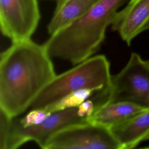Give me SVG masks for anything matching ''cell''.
Here are the masks:
<instances>
[{
    "mask_svg": "<svg viewBox=\"0 0 149 149\" xmlns=\"http://www.w3.org/2000/svg\"><path fill=\"white\" fill-rule=\"evenodd\" d=\"M44 44L31 38L12 42L0 55V109L10 118L29 108L56 76Z\"/></svg>",
    "mask_w": 149,
    "mask_h": 149,
    "instance_id": "cell-1",
    "label": "cell"
},
{
    "mask_svg": "<svg viewBox=\"0 0 149 149\" xmlns=\"http://www.w3.org/2000/svg\"><path fill=\"white\" fill-rule=\"evenodd\" d=\"M129 0H98L77 20L58 31L44 42L51 58L77 65L92 56L103 42L107 27L118 9Z\"/></svg>",
    "mask_w": 149,
    "mask_h": 149,
    "instance_id": "cell-2",
    "label": "cell"
},
{
    "mask_svg": "<svg viewBox=\"0 0 149 149\" xmlns=\"http://www.w3.org/2000/svg\"><path fill=\"white\" fill-rule=\"evenodd\" d=\"M111 76L110 63L107 57L104 55L92 56L72 69L56 74L36 96L30 107L45 108L79 90H104L109 85Z\"/></svg>",
    "mask_w": 149,
    "mask_h": 149,
    "instance_id": "cell-3",
    "label": "cell"
},
{
    "mask_svg": "<svg viewBox=\"0 0 149 149\" xmlns=\"http://www.w3.org/2000/svg\"><path fill=\"white\" fill-rule=\"evenodd\" d=\"M95 110L111 102L126 101L149 108V59L132 52L124 68L112 75L109 85L91 96Z\"/></svg>",
    "mask_w": 149,
    "mask_h": 149,
    "instance_id": "cell-4",
    "label": "cell"
},
{
    "mask_svg": "<svg viewBox=\"0 0 149 149\" xmlns=\"http://www.w3.org/2000/svg\"><path fill=\"white\" fill-rule=\"evenodd\" d=\"M89 122L78 113L77 107L52 112L41 123L23 127L17 117L10 120L3 149H16L27 142L34 141L41 148L59 130L72 125Z\"/></svg>",
    "mask_w": 149,
    "mask_h": 149,
    "instance_id": "cell-5",
    "label": "cell"
},
{
    "mask_svg": "<svg viewBox=\"0 0 149 149\" xmlns=\"http://www.w3.org/2000/svg\"><path fill=\"white\" fill-rule=\"evenodd\" d=\"M120 149L109 127L91 122L66 127L54 134L44 149Z\"/></svg>",
    "mask_w": 149,
    "mask_h": 149,
    "instance_id": "cell-6",
    "label": "cell"
},
{
    "mask_svg": "<svg viewBox=\"0 0 149 149\" xmlns=\"http://www.w3.org/2000/svg\"><path fill=\"white\" fill-rule=\"evenodd\" d=\"M40 19L37 0H0V27L12 42L30 39Z\"/></svg>",
    "mask_w": 149,
    "mask_h": 149,
    "instance_id": "cell-7",
    "label": "cell"
},
{
    "mask_svg": "<svg viewBox=\"0 0 149 149\" xmlns=\"http://www.w3.org/2000/svg\"><path fill=\"white\" fill-rule=\"evenodd\" d=\"M127 45L140 33L149 30V0H129L111 24Z\"/></svg>",
    "mask_w": 149,
    "mask_h": 149,
    "instance_id": "cell-8",
    "label": "cell"
},
{
    "mask_svg": "<svg viewBox=\"0 0 149 149\" xmlns=\"http://www.w3.org/2000/svg\"><path fill=\"white\" fill-rule=\"evenodd\" d=\"M110 130L120 149H130L149 140V108L111 126Z\"/></svg>",
    "mask_w": 149,
    "mask_h": 149,
    "instance_id": "cell-9",
    "label": "cell"
},
{
    "mask_svg": "<svg viewBox=\"0 0 149 149\" xmlns=\"http://www.w3.org/2000/svg\"><path fill=\"white\" fill-rule=\"evenodd\" d=\"M98 0H56L53 16L47 26L51 36L87 12Z\"/></svg>",
    "mask_w": 149,
    "mask_h": 149,
    "instance_id": "cell-10",
    "label": "cell"
},
{
    "mask_svg": "<svg viewBox=\"0 0 149 149\" xmlns=\"http://www.w3.org/2000/svg\"><path fill=\"white\" fill-rule=\"evenodd\" d=\"M147 109L130 102H111L96 108L89 122L110 128Z\"/></svg>",
    "mask_w": 149,
    "mask_h": 149,
    "instance_id": "cell-11",
    "label": "cell"
},
{
    "mask_svg": "<svg viewBox=\"0 0 149 149\" xmlns=\"http://www.w3.org/2000/svg\"><path fill=\"white\" fill-rule=\"evenodd\" d=\"M95 92L93 89H82L70 93L44 109L52 113L69 108L77 107L91 97Z\"/></svg>",
    "mask_w": 149,
    "mask_h": 149,
    "instance_id": "cell-12",
    "label": "cell"
},
{
    "mask_svg": "<svg viewBox=\"0 0 149 149\" xmlns=\"http://www.w3.org/2000/svg\"><path fill=\"white\" fill-rule=\"evenodd\" d=\"M51 113L45 109H31L24 117L19 118V122L23 127L38 125L44 121Z\"/></svg>",
    "mask_w": 149,
    "mask_h": 149,
    "instance_id": "cell-13",
    "label": "cell"
},
{
    "mask_svg": "<svg viewBox=\"0 0 149 149\" xmlns=\"http://www.w3.org/2000/svg\"><path fill=\"white\" fill-rule=\"evenodd\" d=\"M77 111L80 116L86 118L89 121V118L95 111V105L91 99H87L77 107Z\"/></svg>",
    "mask_w": 149,
    "mask_h": 149,
    "instance_id": "cell-14",
    "label": "cell"
}]
</instances>
